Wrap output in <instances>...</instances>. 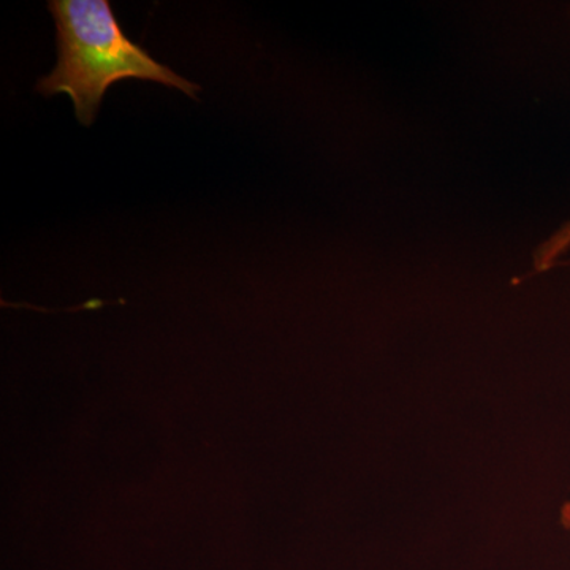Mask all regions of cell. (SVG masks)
Here are the masks:
<instances>
[{
    "label": "cell",
    "instance_id": "3",
    "mask_svg": "<svg viewBox=\"0 0 570 570\" xmlns=\"http://www.w3.org/2000/svg\"><path fill=\"white\" fill-rule=\"evenodd\" d=\"M561 523L570 532V502H566L561 509Z\"/></svg>",
    "mask_w": 570,
    "mask_h": 570
},
{
    "label": "cell",
    "instance_id": "1",
    "mask_svg": "<svg viewBox=\"0 0 570 570\" xmlns=\"http://www.w3.org/2000/svg\"><path fill=\"white\" fill-rule=\"evenodd\" d=\"M58 63L37 82L45 97L67 94L82 126L99 115L105 94L121 80L159 82L197 99L200 86L179 77L122 31L108 0H50Z\"/></svg>",
    "mask_w": 570,
    "mask_h": 570
},
{
    "label": "cell",
    "instance_id": "2",
    "mask_svg": "<svg viewBox=\"0 0 570 570\" xmlns=\"http://www.w3.org/2000/svg\"><path fill=\"white\" fill-rule=\"evenodd\" d=\"M570 249V220L561 225L547 242L535 249L534 268L538 273L547 272L551 266L557 265L558 258Z\"/></svg>",
    "mask_w": 570,
    "mask_h": 570
}]
</instances>
